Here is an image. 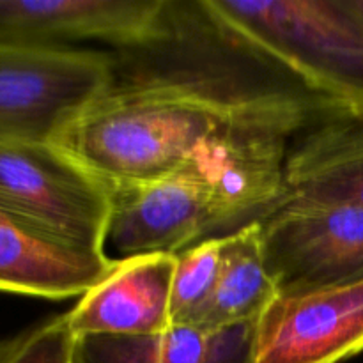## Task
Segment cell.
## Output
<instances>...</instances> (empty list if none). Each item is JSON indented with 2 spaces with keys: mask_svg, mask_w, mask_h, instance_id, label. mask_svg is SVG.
Listing matches in <instances>:
<instances>
[{
  "mask_svg": "<svg viewBox=\"0 0 363 363\" xmlns=\"http://www.w3.org/2000/svg\"><path fill=\"white\" fill-rule=\"evenodd\" d=\"M261 243L279 298L363 282V208L323 199H284L261 220Z\"/></svg>",
  "mask_w": 363,
  "mask_h": 363,
  "instance_id": "8992f818",
  "label": "cell"
},
{
  "mask_svg": "<svg viewBox=\"0 0 363 363\" xmlns=\"http://www.w3.org/2000/svg\"><path fill=\"white\" fill-rule=\"evenodd\" d=\"M344 4L354 16L363 21V0H344Z\"/></svg>",
  "mask_w": 363,
  "mask_h": 363,
  "instance_id": "2e32d148",
  "label": "cell"
},
{
  "mask_svg": "<svg viewBox=\"0 0 363 363\" xmlns=\"http://www.w3.org/2000/svg\"><path fill=\"white\" fill-rule=\"evenodd\" d=\"M259 323L222 330L170 326L144 335L74 337L71 363H257Z\"/></svg>",
  "mask_w": 363,
  "mask_h": 363,
  "instance_id": "8fae6325",
  "label": "cell"
},
{
  "mask_svg": "<svg viewBox=\"0 0 363 363\" xmlns=\"http://www.w3.org/2000/svg\"><path fill=\"white\" fill-rule=\"evenodd\" d=\"M174 254L116 259L108 273L67 311L80 335H144L170 328Z\"/></svg>",
  "mask_w": 363,
  "mask_h": 363,
  "instance_id": "9c48e42d",
  "label": "cell"
},
{
  "mask_svg": "<svg viewBox=\"0 0 363 363\" xmlns=\"http://www.w3.org/2000/svg\"><path fill=\"white\" fill-rule=\"evenodd\" d=\"M289 197L363 208V113L330 105L294 135L286 160Z\"/></svg>",
  "mask_w": 363,
  "mask_h": 363,
  "instance_id": "30bf717a",
  "label": "cell"
},
{
  "mask_svg": "<svg viewBox=\"0 0 363 363\" xmlns=\"http://www.w3.org/2000/svg\"><path fill=\"white\" fill-rule=\"evenodd\" d=\"M0 211L45 243L108 257L110 184L59 145L0 142Z\"/></svg>",
  "mask_w": 363,
  "mask_h": 363,
  "instance_id": "277c9868",
  "label": "cell"
},
{
  "mask_svg": "<svg viewBox=\"0 0 363 363\" xmlns=\"http://www.w3.org/2000/svg\"><path fill=\"white\" fill-rule=\"evenodd\" d=\"M222 238L201 241L176 255L170 326L194 325L199 312L211 298L222 261Z\"/></svg>",
  "mask_w": 363,
  "mask_h": 363,
  "instance_id": "5bb4252c",
  "label": "cell"
},
{
  "mask_svg": "<svg viewBox=\"0 0 363 363\" xmlns=\"http://www.w3.org/2000/svg\"><path fill=\"white\" fill-rule=\"evenodd\" d=\"M170 16L165 0H0V45L92 41L133 52L165 39Z\"/></svg>",
  "mask_w": 363,
  "mask_h": 363,
  "instance_id": "52a82bcc",
  "label": "cell"
},
{
  "mask_svg": "<svg viewBox=\"0 0 363 363\" xmlns=\"http://www.w3.org/2000/svg\"><path fill=\"white\" fill-rule=\"evenodd\" d=\"M277 300L279 293L262 255L261 222L248 223L222 238L215 291L191 326L222 330L261 319Z\"/></svg>",
  "mask_w": 363,
  "mask_h": 363,
  "instance_id": "4fadbf2b",
  "label": "cell"
},
{
  "mask_svg": "<svg viewBox=\"0 0 363 363\" xmlns=\"http://www.w3.org/2000/svg\"><path fill=\"white\" fill-rule=\"evenodd\" d=\"M116 264L45 243L25 233L0 211V293L43 300L80 298Z\"/></svg>",
  "mask_w": 363,
  "mask_h": 363,
  "instance_id": "7c38bea8",
  "label": "cell"
},
{
  "mask_svg": "<svg viewBox=\"0 0 363 363\" xmlns=\"http://www.w3.org/2000/svg\"><path fill=\"white\" fill-rule=\"evenodd\" d=\"M363 351V282L279 298L259 323L257 363H340Z\"/></svg>",
  "mask_w": 363,
  "mask_h": 363,
  "instance_id": "ba28073f",
  "label": "cell"
},
{
  "mask_svg": "<svg viewBox=\"0 0 363 363\" xmlns=\"http://www.w3.org/2000/svg\"><path fill=\"white\" fill-rule=\"evenodd\" d=\"M116 67L103 50L0 45V142L53 144L112 85Z\"/></svg>",
  "mask_w": 363,
  "mask_h": 363,
  "instance_id": "5b68a950",
  "label": "cell"
},
{
  "mask_svg": "<svg viewBox=\"0 0 363 363\" xmlns=\"http://www.w3.org/2000/svg\"><path fill=\"white\" fill-rule=\"evenodd\" d=\"M209 21L318 98L363 113V21L344 0H206Z\"/></svg>",
  "mask_w": 363,
  "mask_h": 363,
  "instance_id": "3957f363",
  "label": "cell"
},
{
  "mask_svg": "<svg viewBox=\"0 0 363 363\" xmlns=\"http://www.w3.org/2000/svg\"><path fill=\"white\" fill-rule=\"evenodd\" d=\"M74 335L67 312L0 340V363H71Z\"/></svg>",
  "mask_w": 363,
  "mask_h": 363,
  "instance_id": "9a60e30c",
  "label": "cell"
},
{
  "mask_svg": "<svg viewBox=\"0 0 363 363\" xmlns=\"http://www.w3.org/2000/svg\"><path fill=\"white\" fill-rule=\"evenodd\" d=\"M222 78L133 74L112 85L53 144L110 186L176 172L213 138L312 96L303 87L234 89Z\"/></svg>",
  "mask_w": 363,
  "mask_h": 363,
  "instance_id": "6da1fadb",
  "label": "cell"
},
{
  "mask_svg": "<svg viewBox=\"0 0 363 363\" xmlns=\"http://www.w3.org/2000/svg\"><path fill=\"white\" fill-rule=\"evenodd\" d=\"M284 188V149L243 123L199 147L169 176L110 186L106 254L177 255L261 222L280 204Z\"/></svg>",
  "mask_w": 363,
  "mask_h": 363,
  "instance_id": "7a4b0ae2",
  "label": "cell"
}]
</instances>
